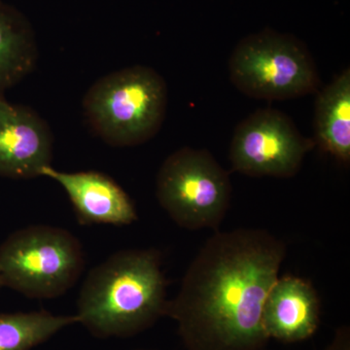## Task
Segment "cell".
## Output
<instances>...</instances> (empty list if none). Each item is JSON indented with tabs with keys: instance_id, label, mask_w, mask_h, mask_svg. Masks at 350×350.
I'll return each mask as SVG.
<instances>
[{
	"instance_id": "cell-6",
	"label": "cell",
	"mask_w": 350,
	"mask_h": 350,
	"mask_svg": "<svg viewBox=\"0 0 350 350\" xmlns=\"http://www.w3.org/2000/svg\"><path fill=\"white\" fill-rule=\"evenodd\" d=\"M156 186L160 206L190 231H219L231 204L229 172L206 149L183 147L167 157Z\"/></svg>"
},
{
	"instance_id": "cell-1",
	"label": "cell",
	"mask_w": 350,
	"mask_h": 350,
	"mask_svg": "<svg viewBox=\"0 0 350 350\" xmlns=\"http://www.w3.org/2000/svg\"><path fill=\"white\" fill-rule=\"evenodd\" d=\"M284 241L267 230L216 231L198 251L167 301L187 350H261L269 338L262 310L286 257Z\"/></svg>"
},
{
	"instance_id": "cell-4",
	"label": "cell",
	"mask_w": 350,
	"mask_h": 350,
	"mask_svg": "<svg viewBox=\"0 0 350 350\" xmlns=\"http://www.w3.org/2000/svg\"><path fill=\"white\" fill-rule=\"evenodd\" d=\"M85 267L79 239L63 228L29 226L0 245V280L32 299H53L68 291Z\"/></svg>"
},
{
	"instance_id": "cell-10",
	"label": "cell",
	"mask_w": 350,
	"mask_h": 350,
	"mask_svg": "<svg viewBox=\"0 0 350 350\" xmlns=\"http://www.w3.org/2000/svg\"><path fill=\"white\" fill-rule=\"evenodd\" d=\"M321 301L312 282L296 275L278 276L269 289L262 310V324L269 338L297 342L319 329Z\"/></svg>"
},
{
	"instance_id": "cell-2",
	"label": "cell",
	"mask_w": 350,
	"mask_h": 350,
	"mask_svg": "<svg viewBox=\"0 0 350 350\" xmlns=\"http://www.w3.org/2000/svg\"><path fill=\"white\" fill-rule=\"evenodd\" d=\"M167 287L158 250L118 251L83 283L78 323L96 338L133 337L165 317Z\"/></svg>"
},
{
	"instance_id": "cell-11",
	"label": "cell",
	"mask_w": 350,
	"mask_h": 350,
	"mask_svg": "<svg viewBox=\"0 0 350 350\" xmlns=\"http://www.w3.org/2000/svg\"><path fill=\"white\" fill-rule=\"evenodd\" d=\"M315 146L345 167L350 163V70L345 69L317 92L314 114Z\"/></svg>"
},
{
	"instance_id": "cell-15",
	"label": "cell",
	"mask_w": 350,
	"mask_h": 350,
	"mask_svg": "<svg viewBox=\"0 0 350 350\" xmlns=\"http://www.w3.org/2000/svg\"><path fill=\"white\" fill-rule=\"evenodd\" d=\"M1 287H3V286H2L1 280H0V288H1Z\"/></svg>"
},
{
	"instance_id": "cell-13",
	"label": "cell",
	"mask_w": 350,
	"mask_h": 350,
	"mask_svg": "<svg viewBox=\"0 0 350 350\" xmlns=\"http://www.w3.org/2000/svg\"><path fill=\"white\" fill-rule=\"evenodd\" d=\"M76 323V315H53L44 310L0 313V350H31Z\"/></svg>"
},
{
	"instance_id": "cell-9",
	"label": "cell",
	"mask_w": 350,
	"mask_h": 350,
	"mask_svg": "<svg viewBox=\"0 0 350 350\" xmlns=\"http://www.w3.org/2000/svg\"><path fill=\"white\" fill-rule=\"evenodd\" d=\"M41 176L53 179L63 187L80 224L121 227L137 220V208L130 196L107 174L96 170L64 172L48 165Z\"/></svg>"
},
{
	"instance_id": "cell-8",
	"label": "cell",
	"mask_w": 350,
	"mask_h": 350,
	"mask_svg": "<svg viewBox=\"0 0 350 350\" xmlns=\"http://www.w3.org/2000/svg\"><path fill=\"white\" fill-rule=\"evenodd\" d=\"M54 137L31 108L13 105L0 94V176L31 179L51 165Z\"/></svg>"
},
{
	"instance_id": "cell-14",
	"label": "cell",
	"mask_w": 350,
	"mask_h": 350,
	"mask_svg": "<svg viewBox=\"0 0 350 350\" xmlns=\"http://www.w3.org/2000/svg\"><path fill=\"white\" fill-rule=\"evenodd\" d=\"M324 350H350V330L349 327L338 328L330 345Z\"/></svg>"
},
{
	"instance_id": "cell-7",
	"label": "cell",
	"mask_w": 350,
	"mask_h": 350,
	"mask_svg": "<svg viewBox=\"0 0 350 350\" xmlns=\"http://www.w3.org/2000/svg\"><path fill=\"white\" fill-rule=\"evenodd\" d=\"M284 113L265 108L243 120L234 131L229 159L232 172L252 177L290 178L314 148Z\"/></svg>"
},
{
	"instance_id": "cell-3",
	"label": "cell",
	"mask_w": 350,
	"mask_h": 350,
	"mask_svg": "<svg viewBox=\"0 0 350 350\" xmlns=\"http://www.w3.org/2000/svg\"><path fill=\"white\" fill-rule=\"evenodd\" d=\"M167 87L153 68L135 66L98 80L83 101L88 123L114 147L144 144L155 137L167 111Z\"/></svg>"
},
{
	"instance_id": "cell-12",
	"label": "cell",
	"mask_w": 350,
	"mask_h": 350,
	"mask_svg": "<svg viewBox=\"0 0 350 350\" xmlns=\"http://www.w3.org/2000/svg\"><path fill=\"white\" fill-rule=\"evenodd\" d=\"M38 59V44L29 21L0 0V94L31 73Z\"/></svg>"
},
{
	"instance_id": "cell-5",
	"label": "cell",
	"mask_w": 350,
	"mask_h": 350,
	"mask_svg": "<svg viewBox=\"0 0 350 350\" xmlns=\"http://www.w3.org/2000/svg\"><path fill=\"white\" fill-rule=\"evenodd\" d=\"M230 79L257 100H285L317 93L320 78L301 40L266 29L239 41L229 61Z\"/></svg>"
}]
</instances>
